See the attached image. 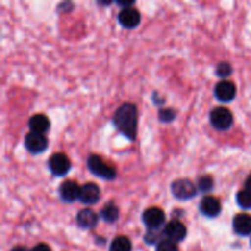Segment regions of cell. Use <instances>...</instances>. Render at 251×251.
I'll use <instances>...</instances> for the list:
<instances>
[{"mask_svg":"<svg viewBox=\"0 0 251 251\" xmlns=\"http://www.w3.org/2000/svg\"><path fill=\"white\" fill-rule=\"evenodd\" d=\"M115 127L127 139L135 140L137 135V108L132 103L120 105L113 117Z\"/></svg>","mask_w":251,"mask_h":251,"instance_id":"6da1fadb","label":"cell"},{"mask_svg":"<svg viewBox=\"0 0 251 251\" xmlns=\"http://www.w3.org/2000/svg\"><path fill=\"white\" fill-rule=\"evenodd\" d=\"M87 168L90 169L91 173L105 179V180H113L117 176V171L112 166L105 163L102 157L97 156V154H92L88 157Z\"/></svg>","mask_w":251,"mask_h":251,"instance_id":"7a4b0ae2","label":"cell"},{"mask_svg":"<svg viewBox=\"0 0 251 251\" xmlns=\"http://www.w3.org/2000/svg\"><path fill=\"white\" fill-rule=\"evenodd\" d=\"M210 123L216 130L225 131L233 125V114L228 108L216 107L210 113Z\"/></svg>","mask_w":251,"mask_h":251,"instance_id":"3957f363","label":"cell"},{"mask_svg":"<svg viewBox=\"0 0 251 251\" xmlns=\"http://www.w3.org/2000/svg\"><path fill=\"white\" fill-rule=\"evenodd\" d=\"M172 194L178 200H191L198 193V186L189 179H178L172 184Z\"/></svg>","mask_w":251,"mask_h":251,"instance_id":"277c9868","label":"cell"},{"mask_svg":"<svg viewBox=\"0 0 251 251\" xmlns=\"http://www.w3.org/2000/svg\"><path fill=\"white\" fill-rule=\"evenodd\" d=\"M49 171L55 176H64L71 169V162L65 153H54L48 161Z\"/></svg>","mask_w":251,"mask_h":251,"instance_id":"5b68a950","label":"cell"},{"mask_svg":"<svg viewBox=\"0 0 251 251\" xmlns=\"http://www.w3.org/2000/svg\"><path fill=\"white\" fill-rule=\"evenodd\" d=\"M142 222L149 230H158L166 222V215L158 207H150L142 215Z\"/></svg>","mask_w":251,"mask_h":251,"instance_id":"8992f818","label":"cell"},{"mask_svg":"<svg viewBox=\"0 0 251 251\" xmlns=\"http://www.w3.org/2000/svg\"><path fill=\"white\" fill-rule=\"evenodd\" d=\"M186 234H188L186 227L179 220H172L163 228V235L166 237V239L172 240L174 243H179L185 239Z\"/></svg>","mask_w":251,"mask_h":251,"instance_id":"52a82bcc","label":"cell"},{"mask_svg":"<svg viewBox=\"0 0 251 251\" xmlns=\"http://www.w3.org/2000/svg\"><path fill=\"white\" fill-rule=\"evenodd\" d=\"M25 147L32 154H39L47 150V147H48V140L42 134L29 132L25 137Z\"/></svg>","mask_w":251,"mask_h":251,"instance_id":"ba28073f","label":"cell"},{"mask_svg":"<svg viewBox=\"0 0 251 251\" xmlns=\"http://www.w3.org/2000/svg\"><path fill=\"white\" fill-rule=\"evenodd\" d=\"M237 96V87L232 81L222 80L215 86V97L220 102H232Z\"/></svg>","mask_w":251,"mask_h":251,"instance_id":"9c48e42d","label":"cell"},{"mask_svg":"<svg viewBox=\"0 0 251 251\" xmlns=\"http://www.w3.org/2000/svg\"><path fill=\"white\" fill-rule=\"evenodd\" d=\"M118 21L122 25L124 28L132 29L137 27L141 22V14L135 7H126V9H122V11L118 15Z\"/></svg>","mask_w":251,"mask_h":251,"instance_id":"30bf717a","label":"cell"},{"mask_svg":"<svg viewBox=\"0 0 251 251\" xmlns=\"http://www.w3.org/2000/svg\"><path fill=\"white\" fill-rule=\"evenodd\" d=\"M81 186L74 180H66L59 188V196L64 202L71 203L80 199Z\"/></svg>","mask_w":251,"mask_h":251,"instance_id":"8fae6325","label":"cell"},{"mask_svg":"<svg viewBox=\"0 0 251 251\" xmlns=\"http://www.w3.org/2000/svg\"><path fill=\"white\" fill-rule=\"evenodd\" d=\"M200 211L205 217L215 218L222 211V205L215 196H205L200 202Z\"/></svg>","mask_w":251,"mask_h":251,"instance_id":"7c38bea8","label":"cell"},{"mask_svg":"<svg viewBox=\"0 0 251 251\" xmlns=\"http://www.w3.org/2000/svg\"><path fill=\"white\" fill-rule=\"evenodd\" d=\"M100 199V189L97 184L95 183H86L85 185L81 186L80 199L85 205H95Z\"/></svg>","mask_w":251,"mask_h":251,"instance_id":"4fadbf2b","label":"cell"},{"mask_svg":"<svg viewBox=\"0 0 251 251\" xmlns=\"http://www.w3.org/2000/svg\"><path fill=\"white\" fill-rule=\"evenodd\" d=\"M98 220H100L98 215L95 211L91 210V208H83L76 216V222L83 229H92V228H95L97 226Z\"/></svg>","mask_w":251,"mask_h":251,"instance_id":"5bb4252c","label":"cell"},{"mask_svg":"<svg viewBox=\"0 0 251 251\" xmlns=\"http://www.w3.org/2000/svg\"><path fill=\"white\" fill-rule=\"evenodd\" d=\"M233 230L240 237L251 234V216L248 213H239L233 218Z\"/></svg>","mask_w":251,"mask_h":251,"instance_id":"9a60e30c","label":"cell"},{"mask_svg":"<svg viewBox=\"0 0 251 251\" xmlns=\"http://www.w3.org/2000/svg\"><path fill=\"white\" fill-rule=\"evenodd\" d=\"M28 127L31 132H36V134L44 135L50 127V122H49L48 117L44 114H34L29 118L28 120Z\"/></svg>","mask_w":251,"mask_h":251,"instance_id":"2e32d148","label":"cell"},{"mask_svg":"<svg viewBox=\"0 0 251 251\" xmlns=\"http://www.w3.org/2000/svg\"><path fill=\"white\" fill-rule=\"evenodd\" d=\"M100 216L105 222L114 223L119 218V208L114 202H108L102 207Z\"/></svg>","mask_w":251,"mask_h":251,"instance_id":"e0dca14e","label":"cell"},{"mask_svg":"<svg viewBox=\"0 0 251 251\" xmlns=\"http://www.w3.org/2000/svg\"><path fill=\"white\" fill-rule=\"evenodd\" d=\"M131 250H132L131 240H130L129 238L124 237V235H120V237L115 238L109 247V251H131Z\"/></svg>","mask_w":251,"mask_h":251,"instance_id":"ac0fdd59","label":"cell"},{"mask_svg":"<svg viewBox=\"0 0 251 251\" xmlns=\"http://www.w3.org/2000/svg\"><path fill=\"white\" fill-rule=\"evenodd\" d=\"M237 202L244 210H250L251 208V193L248 191L247 189L244 190H240L237 194Z\"/></svg>","mask_w":251,"mask_h":251,"instance_id":"d6986e66","label":"cell"},{"mask_svg":"<svg viewBox=\"0 0 251 251\" xmlns=\"http://www.w3.org/2000/svg\"><path fill=\"white\" fill-rule=\"evenodd\" d=\"M232 65H230L229 63H227V61H222V63H220L216 66V75H217L218 77L227 78L232 75Z\"/></svg>","mask_w":251,"mask_h":251,"instance_id":"ffe728a7","label":"cell"},{"mask_svg":"<svg viewBox=\"0 0 251 251\" xmlns=\"http://www.w3.org/2000/svg\"><path fill=\"white\" fill-rule=\"evenodd\" d=\"M198 189L202 193H207L213 189V179L210 176H202L198 180Z\"/></svg>","mask_w":251,"mask_h":251,"instance_id":"44dd1931","label":"cell"},{"mask_svg":"<svg viewBox=\"0 0 251 251\" xmlns=\"http://www.w3.org/2000/svg\"><path fill=\"white\" fill-rule=\"evenodd\" d=\"M156 251H178V245L172 240L163 239L157 244Z\"/></svg>","mask_w":251,"mask_h":251,"instance_id":"7402d4cb","label":"cell"},{"mask_svg":"<svg viewBox=\"0 0 251 251\" xmlns=\"http://www.w3.org/2000/svg\"><path fill=\"white\" fill-rule=\"evenodd\" d=\"M163 239H161L158 230H149L146 233V237H145V242L149 243V244H158Z\"/></svg>","mask_w":251,"mask_h":251,"instance_id":"603a6c76","label":"cell"},{"mask_svg":"<svg viewBox=\"0 0 251 251\" xmlns=\"http://www.w3.org/2000/svg\"><path fill=\"white\" fill-rule=\"evenodd\" d=\"M174 118H176V112L173 109H171V108L159 110V119L163 123L172 122V120H174Z\"/></svg>","mask_w":251,"mask_h":251,"instance_id":"cb8c5ba5","label":"cell"},{"mask_svg":"<svg viewBox=\"0 0 251 251\" xmlns=\"http://www.w3.org/2000/svg\"><path fill=\"white\" fill-rule=\"evenodd\" d=\"M29 251H51V249L47 244H43V243H42V244H37L36 247L32 248Z\"/></svg>","mask_w":251,"mask_h":251,"instance_id":"d4e9b609","label":"cell"},{"mask_svg":"<svg viewBox=\"0 0 251 251\" xmlns=\"http://www.w3.org/2000/svg\"><path fill=\"white\" fill-rule=\"evenodd\" d=\"M245 189H247L248 191H250V193H251V173L249 174V176L247 178V180H245Z\"/></svg>","mask_w":251,"mask_h":251,"instance_id":"484cf974","label":"cell"},{"mask_svg":"<svg viewBox=\"0 0 251 251\" xmlns=\"http://www.w3.org/2000/svg\"><path fill=\"white\" fill-rule=\"evenodd\" d=\"M11 251H28V250L24 247H15L14 249H11Z\"/></svg>","mask_w":251,"mask_h":251,"instance_id":"4316f807","label":"cell"}]
</instances>
